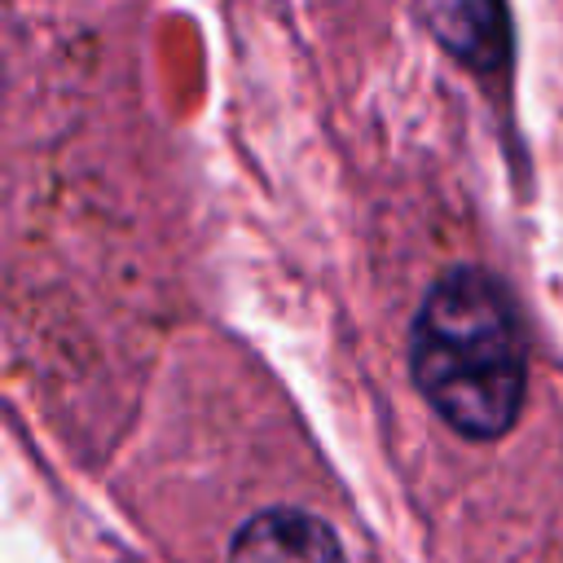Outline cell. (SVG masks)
Listing matches in <instances>:
<instances>
[{
	"mask_svg": "<svg viewBox=\"0 0 563 563\" xmlns=\"http://www.w3.org/2000/svg\"><path fill=\"white\" fill-rule=\"evenodd\" d=\"M409 374L422 400L466 440L515 427L528 391V347L510 290L488 268H449L431 282L409 330Z\"/></svg>",
	"mask_w": 563,
	"mask_h": 563,
	"instance_id": "1",
	"label": "cell"
},
{
	"mask_svg": "<svg viewBox=\"0 0 563 563\" xmlns=\"http://www.w3.org/2000/svg\"><path fill=\"white\" fill-rule=\"evenodd\" d=\"M427 22L471 70H493L510 53V18L501 0H427Z\"/></svg>",
	"mask_w": 563,
	"mask_h": 563,
	"instance_id": "3",
	"label": "cell"
},
{
	"mask_svg": "<svg viewBox=\"0 0 563 563\" xmlns=\"http://www.w3.org/2000/svg\"><path fill=\"white\" fill-rule=\"evenodd\" d=\"M229 563H347V559L325 519L295 506H268L233 532Z\"/></svg>",
	"mask_w": 563,
	"mask_h": 563,
	"instance_id": "2",
	"label": "cell"
}]
</instances>
